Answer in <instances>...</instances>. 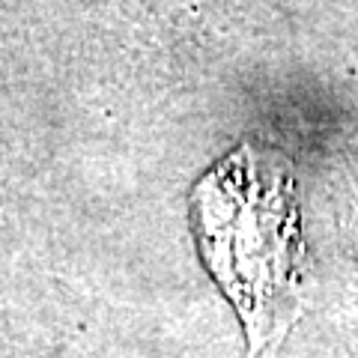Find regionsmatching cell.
Segmentation results:
<instances>
[{"mask_svg":"<svg viewBox=\"0 0 358 358\" xmlns=\"http://www.w3.org/2000/svg\"><path fill=\"white\" fill-rule=\"evenodd\" d=\"M192 218L200 254L257 352L299 310L305 248L293 173L281 155L242 147L197 182Z\"/></svg>","mask_w":358,"mask_h":358,"instance_id":"cell-1","label":"cell"}]
</instances>
